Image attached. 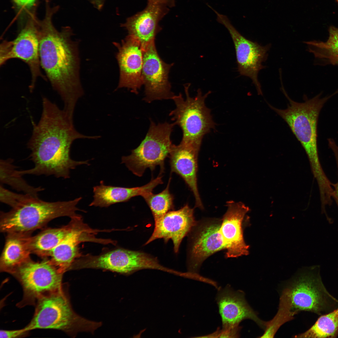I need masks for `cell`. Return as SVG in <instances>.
<instances>
[{"instance_id": "cell-1", "label": "cell", "mask_w": 338, "mask_h": 338, "mask_svg": "<svg viewBox=\"0 0 338 338\" xmlns=\"http://www.w3.org/2000/svg\"><path fill=\"white\" fill-rule=\"evenodd\" d=\"M42 111L37 124H33L28 147L34 166L19 171L21 175L54 176L70 177V170L82 165H89L88 160L76 161L70 156L73 142L78 139H97L100 136H87L78 132L70 118L63 110L45 97L42 98Z\"/></svg>"}, {"instance_id": "cell-2", "label": "cell", "mask_w": 338, "mask_h": 338, "mask_svg": "<svg viewBox=\"0 0 338 338\" xmlns=\"http://www.w3.org/2000/svg\"><path fill=\"white\" fill-rule=\"evenodd\" d=\"M39 29L41 67L53 88L64 103L63 110L73 115L78 100L84 95L79 77L78 43L70 30L57 31L45 23Z\"/></svg>"}, {"instance_id": "cell-3", "label": "cell", "mask_w": 338, "mask_h": 338, "mask_svg": "<svg viewBox=\"0 0 338 338\" xmlns=\"http://www.w3.org/2000/svg\"><path fill=\"white\" fill-rule=\"evenodd\" d=\"M338 308V300L327 290L322 281L318 265L300 271L283 289L275 316L284 323L302 311L319 315Z\"/></svg>"}, {"instance_id": "cell-4", "label": "cell", "mask_w": 338, "mask_h": 338, "mask_svg": "<svg viewBox=\"0 0 338 338\" xmlns=\"http://www.w3.org/2000/svg\"><path fill=\"white\" fill-rule=\"evenodd\" d=\"M82 199L48 202L29 195L9 211L1 212L0 231L6 234L31 236L33 232L55 218L64 216L71 218L79 215L76 212L80 210L76 206Z\"/></svg>"}, {"instance_id": "cell-5", "label": "cell", "mask_w": 338, "mask_h": 338, "mask_svg": "<svg viewBox=\"0 0 338 338\" xmlns=\"http://www.w3.org/2000/svg\"><path fill=\"white\" fill-rule=\"evenodd\" d=\"M283 86L281 89L289 103L284 109L277 108L268 103L269 106L287 124L299 141L308 156L311 169L317 180L324 179L326 175L320 161L317 144V126L320 112L325 103L334 94L323 97L318 95L303 102L292 100Z\"/></svg>"}, {"instance_id": "cell-6", "label": "cell", "mask_w": 338, "mask_h": 338, "mask_svg": "<svg viewBox=\"0 0 338 338\" xmlns=\"http://www.w3.org/2000/svg\"><path fill=\"white\" fill-rule=\"evenodd\" d=\"M35 305L33 318L24 327L29 331L38 329H55L75 337L81 332L92 334L102 325L76 313L64 287L42 297Z\"/></svg>"}, {"instance_id": "cell-7", "label": "cell", "mask_w": 338, "mask_h": 338, "mask_svg": "<svg viewBox=\"0 0 338 338\" xmlns=\"http://www.w3.org/2000/svg\"><path fill=\"white\" fill-rule=\"evenodd\" d=\"M190 86V83L184 85L185 99L180 93L174 96L172 100L176 108L169 115L175 125H178L182 131L181 141L201 146L204 136L214 129L216 125L211 110L205 104L206 98L211 92L209 91L203 95L198 89L196 95L192 97L189 92Z\"/></svg>"}, {"instance_id": "cell-8", "label": "cell", "mask_w": 338, "mask_h": 338, "mask_svg": "<svg viewBox=\"0 0 338 338\" xmlns=\"http://www.w3.org/2000/svg\"><path fill=\"white\" fill-rule=\"evenodd\" d=\"M148 132L144 140L131 154L121 158V163L135 175L141 177L149 168L154 171L157 166L160 174L165 169L164 162L169 157L173 144L171 136L175 124L166 122L155 124L150 120Z\"/></svg>"}, {"instance_id": "cell-9", "label": "cell", "mask_w": 338, "mask_h": 338, "mask_svg": "<svg viewBox=\"0 0 338 338\" xmlns=\"http://www.w3.org/2000/svg\"><path fill=\"white\" fill-rule=\"evenodd\" d=\"M64 274L48 258L38 262L31 259L22 264L11 274L23 289V298L17 306L35 305L42 297L62 289Z\"/></svg>"}, {"instance_id": "cell-10", "label": "cell", "mask_w": 338, "mask_h": 338, "mask_svg": "<svg viewBox=\"0 0 338 338\" xmlns=\"http://www.w3.org/2000/svg\"><path fill=\"white\" fill-rule=\"evenodd\" d=\"M19 59L28 66L31 79L29 88L33 90L38 78L45 80L41 70L39 56V29L34 25H27L14 39L3 40L0 46V65L11 59Z\"/></svg>"}, {"instance_id": "cell-11", "label": "cell", "mask_w": 338, "mask_h": 338, "mask_svg": "<svg viewBox=\"0 0 338 338\" xmlns=\"http://www.w3.org/2000/svg\"><path fill=\"white\" fill-rule=\"evenodd\" d=\"M213 10L217 15L218 21L225 26L231 37L235 49L238 71L241 75L250 78L258 94L262 95L258 74L260 70L265 67L262 63L267 58L270 44L262 46L247 39L235 28L226 16Z\"/></svg>"}, {"instance_id": "cell-12", "label": "cell", "mask_w": 338, "mask_h": 338, "mask_svg": "<svg viewBox=\"0 0 338 338\" xmlns=\"http://www.w3.org/2000/svg\"><path fill=\"white\" fill-rule=\"evenodd\" d=\"M143 49L142 77L145 94L143 100L148 103L155 100H172L175 95L171 91L168 74L174 64H168L162 59L155 41Z\"/></svg>"}, {"instance_id": "cell-13", "label": "cell", "mask_w": 338, "mask_h": 338, "mask_svg": "<svg viewBox=\"0 0 338 338\" xmlns=\"http://www.w3.org/2000/svg\"><path fill=\"white\" fill-rule=\"evenodd\" d=\"M117 49L116 58L120 70L117 89L127 88L137 94L143 85L142 73L143 52L141 45L135 38L128 35L121 43L114 42Z\"/></svg>"}, {"instance_id": "cell-14", "label": "cell", "mask_w": 338, "mask_h": 338, "mask_svg": "<svg viewBox=\"0 0 338 338\" xmlns=\"http://www.w3.org/2000/svg\"><path fill=\"white\" fill-rule=\"evenodd\" d=\"M71 228L63 239L50 253L48 258L60 271L69 270L74 261L82 256L79 243L86 241L102 242L93 237L96 233L82 221L81 216L71 218Z\"/></svg>"}, {"instance_id": "cell-15", "label": "cell", "mask_w": 338, "mask_h": 338, "mask_svg": "<svg viewBox=\"0 0 338 338\" xmlns=\"http://www.w3.org/2000/svg\"><path fill=\"white\" fill-rule=\"evenodd\" d=\"M194 209L187 204L177 210L170 211L155 221L153 233L145 243L146 245L158 239L166 243L171 239L177 253L183 238L196 225Z\"/></svg>"}, {"instance_id": "cell-16", "label": "cell", "mask_w": 338, "mask_h": 338, "mask_svg": "<svg viewBox=\"0 0 338 338\" xmlns=\"http://www.w3.org/2000/svg\"><path fill=\"white\" fill-rule=\"evenodd\" d=\"M216 300L222 322V329H229L239 326L243 320H253L265 330L267 322L261 320L247 302L244 294L241 291H235L230 286L220 289Z\"/></svg>"}, {"instance_id": "cell-17", "label": "cell", "mask_w": 338, "mask_h": 338, "mask_svg": "<svg viewBox=\"0 0 338 338\" xmlns=\"http://www.w3.org/2000/svg\"><path fill=\"white\" fill-rule=\"evenodd\" d=\"M221 222L220 232L227 250V258H235L249 253V246L243 237L242 223L249 207L243 203L230 201Z\"/></svg>"}, {"instance_id": "cell-18", "label": "cell", "mask_w": 338, "mask_h": 338, "mask_svg": "<svg viewBox=\"0 0 338 338\" xmlns=\"http://www.w3.org/2000/svg\"><path fill=\"white\" fill-rule=\"evenodd\" d=\"M169 10L164 4L147 1L144 9L127 18L122 26L127 31V35L138 40L143 49L155 41L162 29L159 22Z\"/></svg>"}, {"instance_id": "cell-19", "label": "cell", "mask_w": 338, "mask_h": 338, "mask_svg": "<svg viewBox=\"0 0 338 338\" xmlns=\"http://www.w3.org/2000/svg\"><path fill=\"white\" fill-rule=\"evenodd\" d=\"M201 146L181 141L173 145L169 156L171 172L179 176L192 192L195 207L201 209L203 206L197 184L198 157Z\"/></svg>"}, {"instance_id": "cell-20", "label": "cell", "mask_w": 338, "mask_h": 338, "mask_svg": "<svg viewBox=\"0 0 338 338\" xmlns=\"http://www.w3.org/2000/svg\"><path fill=\"white\" fill-rule=\"evenodd\" d=\"M221 223L218 221H210L197 228L191 247L188 272L197 273L201 264L207 258L226 249L219 231Z\"/></svg>"}, {"instance_id": "cell-21", "label": "cell", "mask_w": 338, "mask_h": 338, "mask_svg": "<svg viewBox=\"0 0 338 338\" xmlns=\"http://www.w3.org/2000/svg\"><path fill=\"white\" fill-rule=\"evenodd\" d=\"M163 183L160 175L144 185L133 187L106 185L101 181L99 185L93 187L94 199L89 206L107 207L114 204L127 202L135 197H142L152 192L157 186Z\"/></svg>"}, {"instance_id": "cell-22", "label": "cell", "mask_w": 338, "mask_h": 338, "mask_svg": "<svg viewBox=\"0 0 338 338\" xmlns=\"http://www.w3.org/2000/svg\"><path fill=\"white\" fill-rule=\"evenodd\" d=\"M31 236L15 234H7L0 259V270L10 274L30 259L31 253L29 244Z\"/></svg>"}, {"instance_id": "cell-23", "label": "cell", "mask_w": 338, "mask_h": 338, "mask_svg": "<svg viewBox=\"0 0 338 338\" xmlns=\"http://www.w3.org/2000/svg\"><path fill=\"white\" fill-rule=\"evenodd\" d=\"M71 225L70 222L62 227L48 228L34 236H30L29 244L31 253L42 259L48 258L50 252L67 235Z\"/></svg>"}, {"instance_id": "cell-24", "label": "cell", "mask_w": 338, "mask_h": 338, "mask_svg": "<svg viewBox=\"0 0 338 338\" xmlns=\"http://www.w3.org/2000/svg\"><path fill=\"white\" fill-rule=\"evenodd\" d=\"M17 168L11 159L0 160V184H6L13 189L24 193L38 197V192L44 189L40 187H35L29 185L17 172Z\"/></svg>"}, {"instance_id": "cell-25", "label": "cell", "mask_w": 338, "mask_h": 338, "mask_svg": "<svg viewBox=\"0 0 338 338\" xmlns=\"http://www.w3.org/2000/svg\"><path fill=\"white\" fill-rule=\"evenodd\" d=\"M329 36L325 42L313 41L306 42L309 51L315 57L328 63H338V28L330 26Z\"/></svg>"}, {"instance_id": "cell-26", "label": "cell", "mask_w": 338, "mask_h": 338, "mask_svg": "<svg viewBox=\"0 0 338 338\" xmlns=\"http://www.w3.org/2000/svg\"><path fill=\"white\" fill-rule=\"evenodd\" d=\"M338 335V308L321 315L315 323L305 332L295 337L335 338Z\"/></svg>"}, {"instance_id": "cell-27", "label": "cell", "mask_w": 338, "mask_h": 338, "mask_svg": "<svg viewBox=\"0 0 338 338\" xmlns=\"http://www.w3.org/2000/svg\"><path fill=\"white\" fill-rule=\"evenodd\" d=\"M171 178L170 177L166 188L156 194L152 192L142 197L149 207L154 221H156L174 208L173 195L169 189Z\"/></svg>"}, {"instance_id": "cell-28", "label": "cell", "mask_w": 338, "mask_h": 338, "mask_svg": "<svg viewBox=\"0 0 338 338\" xmlns=\"http://www.w3.org/2000/svg\"><path fill=\"white\" fill-rule=\"evenodd\" d=\"M0 201L12 207L26 198L29 194H18L5 188L3 185L0 186Z\"/></svg>"}, {"instance_id": "cell-29", "label": "cell", "mask_w": 338, "mask_h": 338, "mask_svg": "<svg viewBox=\"0 0 338 338\" xmlns=\"http://www.w3.org/2000/svg\"><path fill=\"white\" fill-rule=\"evenodd\" d=\"M240 327L238 326L227 329L218 330L214 332L203 337H238L240 335Z\"/></svg>"}, {"instance_id": "cell-30", "label": "cell", "mask_w": 338, "mask_h": 338, "mask_svg": "<svg viewBox=\"0 0 338 338\" xmlns=\"http://www.w3.org/2000/svg\"><path fill=\"white\" fill-rule=\"evenodd\" d=\"M29 331L25 328L19 330H1L0 332L1 338H14L22 337L27 335Z\"/></svg>"}, {"instance_id": "cell-31", "label": "cell", "mask_w": 338, "mask_h": 338, "mask_svg": "<svg viewBox=\"0 0 338 338\" xmlns=\"http://www.w3.org/2000/svg\"><path fill=\"white\" fill-rule=\"evenodd\" d=\"M331 148L334 152L335 158L338 174V146L336 144H333L331 146ZM332 186L334 187L332 197L335 201L338 208V180L336 183L332 184Z\"/></svg>"}, {"instance_id": "cell-32", "label": "cell", "mask_w": 338, "mask_h": 338, "mask_svg": "<svg viewBox=\"0 0 338 338\" xmlns=\"http://www.w3.org/2000/svg\"><path fill=\"white\" fill-rule=\"evenodd\" d=\"M151 1L161 3L167 6L169 8H172L175 6V0H147Z\"/></svg>"}, {"instance_id": "cell-33", "label": "cell", "mask_w": 338, "mask_h": 338, "mask_svg": "<svg viewBox=\"0 0 338 338\" xmlns=\"http://www.w3.org/2000/svg\"><path fill=\"white\" fill-rule=\"evenodd\" d=\"M18 5L21 7H31L30 0H13Z\"/></svg>"}, {"instance_id": "cell-34", "label": "cell", "mask_w": 338, "mask_h": 338, "mask_svg": "<svg viewBox=\"0 0 338 338\" xmlns=\"http://www.w3.org/2000/svg\"><path fill=\"white\" fill-rule=\"evenodd\" d=\"M90 2L99 9H101L103 5L104 0H90Z\"/></svg>"}, {"instance_id": "cell-35", "label": "cell", "mask_w": 338, "mask_h": 338, "mask_svg": "<svg viewBox=\"0 0 338 338\" xmlns=\"http://www.w3.org/2000/svg\"><path fill=\"white\" fill-rule=\"evenodd\" d=\"M36 0H30L31 6H32L35 3Z\"/></svg>"}, {"instance_id": "cell-36", "label": "cell", "mask_w": 338, "mask_h": 338, "mask_svg": "<svg viewBox=\"0 0 338 338\" xmlns=\"http://www.w3.org/2000/svg\"><path fill=\"white\" fill-rule=\"evenodd\" d=\"M338 4V0H335Z\"/></svg>"}, {"instance_id": "cell-37", "label": "cell", "mask_w": 338, "mask_h": 338, "mask_svg": "<svg viewBox=\"0 0 338 338\" xmlns=\"http://www.w3.org/2000/svg\"><path fill=\"white\" fill-rule=\"evenodd\" d=\"M337 65H338V64H337Z\"/></svg>"}]
</instances>
